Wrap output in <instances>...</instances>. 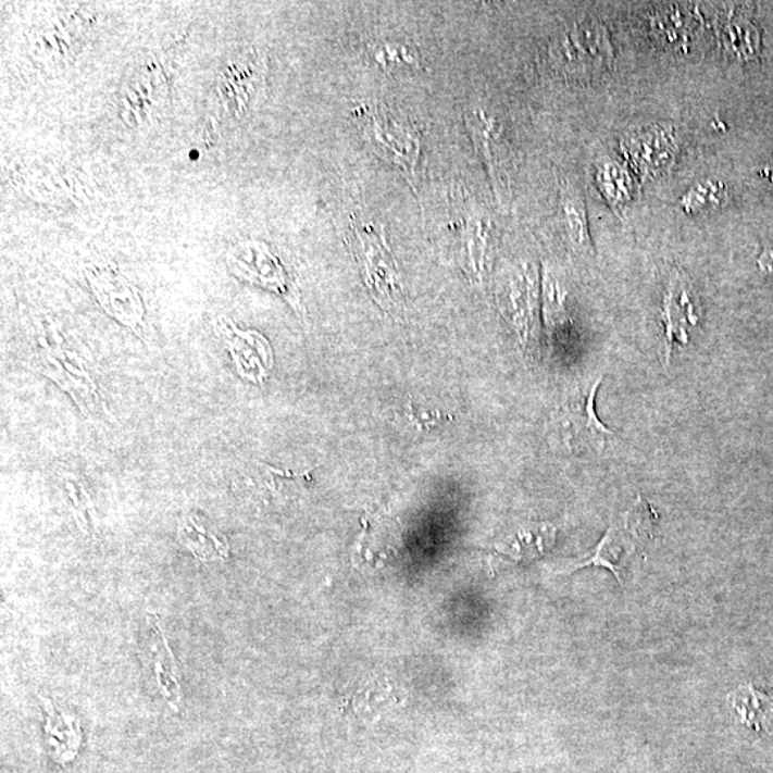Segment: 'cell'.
<instances>
[{
  "label": "cell",
  "mask_w": 773,
  "mask_h": 773,
  "mask_svg": "<svg viewBox=\"0 0 773 773\" xmlns=\"http://www.w3.org/2000/svg\"><path fill=\"white\" fill-rule=\"evenodd\" d=\"M554 540V531L550 527H540L537 531L526 532L518 537L510 550H504L503 553L512 556L514 559H533L536 556L544 554L547 547H550Z\"/></svg>",
  "instance_id": "5bb4252c"
},
{
  "label": "cell",
  "mask_w": 773,
  "mask_h": 773,
  "mask_svg": "<svg viewBox=\"0 0 773 773\" xmlns=\"http://www.w3.org/2000/svg\"><path fill=\"white\" fill-rule=\"evenodd\" d=\"M598 184L606 200L612 203L616 210L631 200V176L618 162H604L603 165L599 166Z\"/></svg>",
  "instance_id": "7c38bea8"
},
{
  "label": "cell",
  "mask_w": 773,
  "mask_h": 773,
  "mask_svg": "<svg viewBox=\"0 0 773 773\" xmlns=\"http://www.w3.org/2000/svg\"><path fill=\"white\" fill-rule=\"evenodd\" d=\"M407 414H409L410 423L420 429L434 427L441 422V419H445L440 411L417 410L413 404L407 406Z\"/></svg>",
  "instance_id": "2e32d148"
},
{
  "label": "cell",
  "mask_w": 773,
  "mask_h": 773,
  "mask_svg": "<svg viewBox=\"0 0 773 773\" xmlns=\"http://www.w3.org/2000/svg\"><path fill=\"white\" fill-rule=\"evenodd\" d=\"M352 117L373 151L399 169L419 196V165L423 151L420 126L379 103H361L352 111Z\"/></svg>",
  "instance_id": "6da1fadb"
},
{
  "label": "cell",
  "mask_w": 773,
  "mask_h": 773,
  "mask_svg": "<svg viewBox=\"0 0 773 773\" xmlns=\"http://www.w3.org/2000/svg\"><path fill=\"white\" fill-rule=\"evenodd\" d=\"M601 377L581 384L560 407L556 423L563 445L574 453H603L613 433L600 423L595 413V399Z\"/></svg>",
  "instance_id": "277c9868"
},
{
  "label": "cell",
  "mask_w": 773,
  "mask_h": 773,
  "mask_svg": "<svg viewBox=\"0 0 773 773\" xmlns=\"http://www.w3.org/2000/svg\"><path fill=\"white\" fill-rule=\"evenodd\" d=\"M613 62L608 30L598 22H582L559 35L547 48V63L556 74L569 78H591L603 74Z\"/></svg>",
  "instance_id": "7a4b0ae2"
},
{
  "label": "cell",
  "mask_w": 773,
  "mask_h": 773,
  "mask_svg": "<svg viewBox=\"0 0 773 773\" xmlns=\"http://www.w3.org/2000/svg\"><path fill=\"white\" fill-rule=\"evenodd\" d=\"M663 320L668 328V341H673V337L685 341L686 325L698 321L696 304L694 300V289L682 273H673L671 284H669L666 297H664Z\"/></svg>",
  "instance_id": "52a82bcc"
},
{
  "label": "cell",
  "mask_w": 773,
  "mask_h": 773,
  "mask_svg": "<svg viewBox=\"0 0 773 773\" xmlns=\"http://www.w3.org/2000/svg\"><path fill=\"white\" fill-rule=\"evenodd\" d=\"M622 148L635 169L649 176L662 172L675 160L677 138L673 129L649 128L627 137Z\"/></svg>",
  "instance_id": "8992f818"
},
{
  "label": "cell",
  "mask_w": 773,
  "mask_h": 773,
  "mask_svg": "<svg viewBox=\"0 0 773 773\" xmlns=\"http://www.w3.org/2000/svg\"><path fill=\"white\" fill-rule=\"evenodd\" d=\"M453 225L460 237L464 260H467L474 274H481L485 269L488 244L493 234L491 221L476 212H469Z\"/></svg>",
  "instance_id": "9c48e42d"
},
{
  "label": "cell",
  "mask_w": 773,
  "mask_h": 773,
  "mask_svg": "<svg viewBox=\"0 0 773 773\" xmlns=\"http://www.w3.org/2000/svg\"><path fill=\"white\" fill-rule=\"evenodd\" d=\"M200 523L201 522H198V520L194 518L185 520L183 527H180V539H183L184 544L187 545L198 558L215 559L216 556L214 551H212L210 549L211 546L208 545L212 541V544L227 546V541H225V537L223 539L221 536H211V531H208V528L203 527Z\"/></svg>",
  "instance_id": "4fadbf2b"
},
{
  "label": "cell",
  "mask_w": 773,
  "mask_h": 773,
  "mask_svg": "<svg viewBox=\"0 0 773 773\" xmlns=\"http://www.w3.org/2000/svg\"><path fill=\"white\" fill-rule=\"evenodd\" d=\"M759 266H761V270L763 273L772 274L773 273V250H765L762 252V255L759 257Z\"/></svg>",
  "instance_id": "e0dca14e"
},
{
  "label": "cell",
  "mask_w": 773,
  "mask_h": 773,
  "mask_svg": "<svg viewBox=\"0 0 773 773\" xmlns=\"http://www.w3.org/2000/svg\"><path fill=\"white\" fill-rule=\"evenodd\" d=\"M464 120L474 147L486 165L497 200H509L512 197L514 152L504 125L482 107L469 108Z\"/></svg>",
  "instance_id": "3957f363"
},
{
  "label": "cell",
  "mask_w": 773,
  "mask_h": 773,
  "mask_svg": "<svg viewBox=\"0 0 773 773\" xmlns=\"http://www.w3.org/2000/svg\"><path fill=\"white\" fill-rule=\"evenodd\" d=\"M560 208H562L564 227H566L569 238H571L574 248L582 252L591 251L585 200H583L576 185L571 183L562 184V187H560Z\"/></svg>",
  "instance_id": "30bf717a"
},
{
  "label": "cell",
  "mask_w": 773,
  "mask_h": 773,
  "mask_svg": "<svg viewBox=\"0 0 773 773\" xmlns=\"http://www.w3.org/2000/svg\"><path fill=\"white\" fill-rule=\"evenodd\" d=\"M727 703L745 726L773 735V702L753 685H743L727 695Z\"/></svg>",
  "instance_id": "ba28073f"
},
{
  "label": "cell",
  "mask_w": 773,
  "mask_h": 773,
  "mask_svg": "<svg viewBox=\"0 0 773 773\" xmlns=\"http://www.w3.org/2000/svg\"><path fill=\"white\" fill-rule=\"evenodd\" d=\"M352 239L357 257L364 266L370 286L384 294V288L396 287L395 262L387 246L382 225L352 223Z\"/></svg>",
  "instance_id": "5b68a950"
},
{
  "label": "cell",
  "mask_w": 773,
  "mask_h": 773,
  "mask_svg": "<svg viewBox=\"0 0 773 773\" xmlns=\"http://www.w3.org/2000/svg\"><path fill=\"white\" fill-rule=\"evenodd\" d=\"M374 62L384 71L420 70L422 55L411 40L399 38L379 39L370 45Z\"/></svg>",
  "instance_id": "8fae6325"
},
{
  "label": "cell",
  "mask_w": 773,
  "mask_h": 773,
  "mask_svg": "<svg viewBox=\"0 0 773 773\" xmlns=\"http://www.w3.org/2000/svg\"><path fill=\"white\" fill-rule=\"evenodd\" d=\"M726 198L727 194L723 185L709 180V183L699 184L698 187L691 189L682 203H684L687 214H694V212L707 210V208L722 207Z\"/></svg>",
  "instance_id": "9a60e30c"
}]
</instances>
